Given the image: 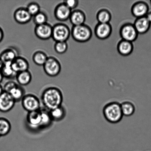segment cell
<instances>
[{"mask_svg":"<svg viewBox=\"0 0 151 151\" xmlns=\"http://www.w3.org/2000/svg\"><path fill=\"white\" fill-rule=\"evenodd\" d=\"M146 17L151 23V11L149 12L145 16Z\"/></svg>","mask_w":151,"mask_h":151,"instance_id":"obj_35","label":"cell"},{"mask_svg":"<svg viewBox=\"0 0 151 151\" xmlns=\"http://www.w3.org/2000/svg\"><path fill=\"white\" fill-rule=\"evenodd\" d=\"M41 99L45 109L50 111L62 106L63 101V93L57 87H48L42 92Z\"/></svg>","mask_w":151,"mask_h":151,"instance_id":"obj_1","label":"cell"},{"mask_svg":"<svg viewBox=\"0 0 151 151\" xmlns=\"http://www.w3.org/2000/svg\"><path fill=\"white\" fill-rule=\"evenodd\" d=\"M72 10L63 3H61L56 6L55 9V17L60 22H65L69 19Z\"/></svg>","mask_w":151,"mask_h":151,"instance_id":"obj_9","label":"cell"},{"mask_svg":"<svg viewBox=\"0 0 151 151\" xmlns=\"http://www.w3.org/2000/svg\"><path fill=\"white\" fill-rule=\"evenodd\" d=\"M41 122L40 129L48 128L53 122L50 116L49 111L45 109H40Z\"/></svg>","mask_w":151,"mask_h":151,"instance_id":"obj_22","label":"cell"},{"mask_svg":"<svg viewBox=\"0 0 151 151\" xmlns=\"http://www.w3.org/2000/svg\"><path fill=\"white\" fill-rule=\"evenodd\" d=\"M52 26L48 23L36 26L35 32V35L39 39L46 40L52 38Z\"/></svg>","mask_w":151,"mask_h":151,"instance_id":"obj_8","label":"cell"},{"mask_svg":"<svg viewBox=\"0 0 151 151\" xmlns=\"http://www.w3.org/2000/svg\"><path fill=\"white\" fill-rule=\"evenodd\" d=\"M4 32L3 29L0 27V43L3 40L4 38Z\"/></svg>","mask_w":151,"mask_h":151,"instance_id":"obj_34","label":"cell"},{"mask_svg":"<svg viewBox=\"0 0 151 151\" xmlns=\"http://www.w3.org/2000/svg\"><path fill=\"white\" fill-rule=\"evenodd\" d=\"M121 110L123 116H130L135 112V107L134 105L130 101L123 102L121 104Z\"/></svg>","mask_w":151,"mask_h":151,"instance_id":"obj_24","label":"cell"},{"mask_svg":"<svg viewBox=\"0 0 151 151\" xmlns=\"http://www.w3.org/2000/svg\"><path fill=\"white\" fill-rule=\"evenodd\" d=\"M12 68L17 74L19 72L28 70L29 64L24 58L18 57L12 63Z\"/></svg>","mask_w":151,"mask_h":151,"instance_id":"obj_16","label":"cell"},{"mask_svg":"<svg viewBox=\"0 0 151 151\" xmlns=\"http://www.w3.org/2000/svg\"><path fill=\"white\" fill-rule=\"evenodd\" d=\"M44 72L50 77L57 76L60 73L61 69V64L55 58L48 57L43 65Z\"/></svg>","mask_w":151,"mask_h":151,"instance_id":"obj_6","label":"cell"},{"mask_svg":"<svg viewBox=\"0 0 151 151\" xmlns=\"http://www.w3.org/2000/svg\"><path fill=\"white\" fill-rule=\"evenodd\" d=\"M71 35V31L68 26L65 24H56L52 27V38L58 42H66Z\"/></svg>","mask_w":151,"mask_h":151,"instance_id":"obj_4","label":"cell"},{"mask_svg":"<svg viewBox=\"0 0 151 151\" xmlns=\"http://www.w3.org/2000/svg\"><path fill=\"white\" fill-rule=\"evenodd\" d=\"M71 35L76 42H86L91 39L92 31L89 26L85 24L73 26L71 30Z\"/></svg>","mask_w":151,"mask_h":151,"instance_id":"obj_3","label":"cell"},{"mask_svg":"<svg viewBox=\"0 0 151 151\" xmlns=\"http://www.w3.org/2000/svg\"><path fill=\"white\" fill-rule=\"evenodd\" d=\"M33 22L36 26L42 25L47 23L48 17L44 12L40 11L35 16H33Z\"/></svg>","mask_w":151,"mask_h":151,"instance_id":"obj_29","label":"cell"},{"mask_svg":"<svg viewBox=\"0 0 151 151\" xmlns=\"http://www.w3.org/2000/svg\"><path fill=\"white\" fill-rule=\"evenodd\" d=\"M119 32L122 40L131 42L137 40L139 35L134 24L131 23L125 24L123 25Z\"/></svg>","mask_w":151,"mask_h":151,"instance_id":"obj_7","label":"cell"},{"mask_svg":"<svg viewBox=\"0 0 151 151\" xmlns=\"http://www.w3.org/2000/svg\"><path fill=\"white\" fill-rule=\"evenodd\" d=\"M48 57L47 54L44 52L37 51L34 53L32 59L34 63L37 65L43 66Z\"/></svg>","mask_w":151,"mask_h":151,"instance_id":"obj_26","label":"cell"},{"mask_svg":"<svg viewBox=\"0 0 151 151\" xmlns=\"http://www.w3.org/2000/svg\"><path fill=\"white\" fill-rule=\"evenodd\" d=\"M27 123L31 128L40 129L41 122L40 109L28 112L26 117Z\"/></svg>","mask_w":151,"mask_h":151,"instance_id":"obj_14","label":"cell"},{"mask_svg":"<svg viewBox=\"0 0 151 151\" xmlns=\"http://www.w3.org/2000/svg\"><path fill=\"white\" fill-rule=\"evenodd\" d=\"M96 17L99 23H109L112 16L109 10L103 9L98 12Z\"/></svg>","mask_w":151,"mask_h":151,"instance_id":"obj_23","label":"cell"},{"mask_svg":"<svg viewBox=\"0 0 151 151\" xmlns=\"http://www.w3.org/2000/svg\"><path fill=\"white\" fill-rule=\"evenodd\" d=\"M13 16L15 21L21 24L29 23L32 17L26 8L23 7L17 9L14 11Z\"/></svg>","mask_w":151,"mask_h":151,"instance_id":"obj_13","label":"cell"},{"mask_svg":"<svg viewBox=\"0 0 151 151\" xmlns=\"http://www.w3.org/2000/svg\"><path fill=\"white\" fill-rule=\"evenodd\" d=\"M86 19L85 13L82 10H75L72 11L69 20L73 26L84 24Z\"/></svg>","mask_w":151,"mask_h":151,"instance_id":"obj_17","label":"cell"},{"mask_svg":"<svg viewBox=\"0 0 151 151\" xmlns=\"http://www.w3.org/2000/svg\"><path fill=\"white\" fill-rule=\"evenodd\" d=\"M151 24L146 17H144L137 19L134 25L138 34L143 35L148 32Z\"/></svg>","mask_w":151,"mask_h":151,"instance_id":"obj_15","label":"cell"},{"mask_svg":"<svg viewBox=\"0 0 151 151\" xmlns=\"http://www.w3.org/2000/svg\"><path fill=\"white\" fill-rule=\"evenodd\" d=\"M12 62H7L4 63V66L1 70L4 78H16L17 73L14 72L12 68Z\"/></svg>","mask_w":151,"mask_h":151,"instance_id":"obj_28","label":"cell"},{"mask_svg":"<svg viewBox=\"0 0 151 151\" xmlns=\"http://www.w3.org/2000/svg\"><path fill=\"white\" fill-rule=\"evenodd\" d=\"M25 90L23 87L18 84L17 86L12 90L9 94L16 103L21 101L25 95Z\"/></svg>","mask_w":151,"mask_h":151,"instance_id":"obj_27","label":"cell"},{"mask_svg":"<svg viewBox=\"0 0 151 151\" xmlns=\"http://www.w3.org/2000/svg\"><path fill=\"white\" fill-rule=\"evenodd\" d=\"M21 103L22 107L28 112L39 110L41 109L40 101L35 95L25 94Z\"/></svg>","mask_w":151,"mask_h":151,"instance_id":"obj_5","label":"cell"},{"mask_svg":"<svg viewBox=\"0 0 151 151\" xmlns=\"http://www.w3.org/2000/svg\"><path fill=\"white\" fill-rule=\"evenodd\" d=\"M150 2H151V1H150Z\"/></svg>","mask_w":151,"mask_h":151,"instance_id":"obj_39","label":"cell"},{"mask_svg":"<svg viewBox=\"0 0 151 151\" xmlns=\"http://www.w3.org/2000/svg\"><path fill=\"white\" fill-rule=\"evenodd\" d=\"M4 88H3V87L1 86V84H0V96L2 94V93L4 92Z\"/></svg>","mask_w":151,"mask_h":151,"instance_id":"obj_37","label":"cell"},{"mask_svg":"<svg viewBox=\"0 0 151 151\" xmlns=\"http://www.w3.org/2000/svg\"><path fill=\"white\" fill-rule=\"evenodd\" d=\"M18 84L13 81H9L7 82L3 87L4 91L9 94L13 88L17 86Z\"/></svg>","mask_w":151,"mask_h":151,"instance_id":"obj_32","label":"cell"},{"mask_svg":"<svg viewBox=\"0 0 151 151\" xmlns=\"http://www.w3.org/2000/svg\"><path fill=\"white\" fill-rule=\"evenodd\" d=\"M3 78H4V77L3 76V75L2 73H1V71L0 70V84H1V83L2 82Z\"/></svg>","mask_w":151,"mask_h":151,"instance_id":"obj_38","label":"cell"},{"mask_svg":"<svg viewBox=\"0 0 151 151\" xmlns=\"http://www.w3.org/2000/svg\"><path fill=\"white\" fill-rule=\"evenodd\" d=\"M49 112L52 121L55 122L61 121L66 116V110L63 105L50 111Z\"/></svg>","mask_w":151,"mask_h":151,"instance_id":"obj_19","label":"cell"},{"mask_svg":"<svg viewBox=\"0 0 151 151\" xmlns=\"http://www.w3.org/2000/svg\"><path fill=\"white\" fill-rule=\"evenodd\" d=\"M18 57L16 51L12 48H7L0 54V58L4 63L13 62Z\"/></svg>","mask_w":151,"mask_h":151,"instance_id":"obj_21","label":"cell"},{"mask_svg":"<svg viewBox=\"0 0 151 151\" xmlns=\"http://www.w3.org/2000/svg\"><path fill=\"white\" fill-rule=\"evenodd\" d=\"M16 102L9 93L4 92L0 96V111L6 113L14 107Z\"/></svg>","mask_w":151,"mask_h":151,"instance_id":"obj_10","label":"cell"},{"mask_svg":"<svg viewBox=\"0 0 151 151\" xmlns=\"http://www.w3.org/2000/svg\"><path fill=\"white\" fill-rule=\"evenodd\" d=\"M16 78L19 85L26 86L30 83L32 80V75L28 70L19 72Z\"/></svg>","mask_w":151,"mask_h":151,"instance_id":"obj_20","label":"cell"},{"mask_svg":"<svg viewBox=\"0 0 151 151\" xmlns=\"http://www.w3.org/2000/svg\"><path fill=\"white\" fill-rule=\"evenodd\" d=\"M11 129V125L10 121L5 118L0 117V137L6 136Z\"/></svg>","mask_w":151,"mask_h":151,"instance_id":"obj_25","label":"cell"},{"mask_svg":"<svg viewBox=\"0 0 151 151\" xmlns=\"http://www.w3.org/2000/svg\"><path fill=\"white\" fill-rule=\"evenodd\" d=\"M26 8L32 17L35 16L40 11L39 4L35 2L29 3Z\"/></svg>","mask_w":151,"mask_h":151,"instance_id":"obj_31","label":"cell"},{"mask_svg":"<svg viewBox=\"0 0 151 151\" xmlns=\"http://www.w3.org/2000/svg\"><path fill=\"white\" fill-rule=\"evenodd\" d=\"M112 32V26L110 23H99L94 29L96 36L101 40L107 39L110 36Z\"/></svg>","mask_w":151,"mask_h":151,"instance_id":"obj_11","label":"cell"},{"mask_svg":"<svg viewBox=\"0 0 151 151\" xmlns=\"http://www.w3.org/2000/svg\"><path fill=\"white\" fill-rule=\"evenodd\" d=\"M4 66V63L1 60V59L0 58V70H1V69L2 68L3 66Z\"/></svg>","mask_w":151,"mask_h":151,"instance_id":"obj_36","label":"cell"},{"mask_svg":"<svg viewBox=\"0 0 151 151\" xmlns=\"http://www.w3.org/2000/svg\"><path fill=\"white\" fill-rule=\"evenodd\" d=\"M117 50L119 54L123 56L129 55L134 50L132 42L122 40L117 45Z\"/></svg>","mask_w":151,"mask_h":151,"instance_id":"obj_18","label":"cell"},{"mask_svg":"<svg viewBox=\"0 0 151 151\" xmlns=\"http://www.w3.org/2000/svg\"><path fill=\"white\" fill-rule=\"evenodd\" d=\"M68 44L66 42H56L54 45V49L58 54H64L67 51Z\"/></svg>","mask_w":151,"mask_h":151,"instance_id":"obj_30","label":"cell"},{"mask_svg":"<svg viewBox=\"0 0 151 151\" xmlns=\"http://www.w3.org/2000/svg\"><path fill=\"white\" fill-rule=\"evenodd\" d=\"M103 113L106 120L111 124L118 123L123 116L121 104L117 102H112L106 104L104 107Z\"/></svg>","mask_w":151,"mask_h":151,"instance_id":"obj_2","label":"cell"},{"mask_svg":"<svg viewBox=\"0 0 151 151\" xmlns=\"http://www.w3.org/2000/svg\"><path fill=\"white\" fill-rule=\"evenodd\" d=\"M131 11L133 16L137 19L145 17L149 12V6L145 1H137L133 4Z\"/></svg>","mask_w":151,"mask_h":151,"instance_id":"obj_12","label":"cell"},{"mask_svg":"<svg viewBox=\"0 0 151 151\" xmlns=\"http://www.w3.org/2000/svg\"><path fill=\"white\" fill-rule=\"evenodd\" d=\"M63 3L72 10L76 8L79 4L78 1L77 0H67L63 1Z\"/></svg>","mask_w":151,"mask_h":151,"instance_id":"obj_33","label":"cell"}]
</instances>
